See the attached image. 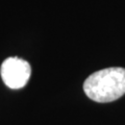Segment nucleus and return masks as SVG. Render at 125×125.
<instances>
[{"label":"nucleus","mask_w":125,"mask_h":125,"mask_svg":"<svg viewBox=\"0 0 125 125\" xmlns=\"http://www.w3.org/2000/svg\"><path fill=\"white\" fill-rule=\"evenodd\" d=\"M83 91L91 100L112 102L125 94V69L106 68L91 74L83 83Z\"/></svg>","instance_id":"1"},{"label":"nucleus","mask_w":125,"mask_h":125,"mask_svg":"<svg viewBox=\"0 0 125 125\" xmlns=\"http://www.w3.org/2000/svg\"><path fill=\"white\" fill-rule=\"evenodd\" d=\"M0 74L6 87L13 90L22 89L28 83L31 67L28 62L17 56L9 57L2 62Z\"/></svg>","instance_id":"2"}]
</instances>
